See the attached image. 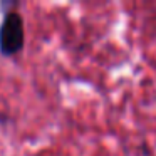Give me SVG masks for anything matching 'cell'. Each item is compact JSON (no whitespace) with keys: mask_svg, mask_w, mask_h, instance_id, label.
Listing matches in <instances>:
<instances>
[{"mask_svg":"<svg viewBox=\"0 0 156 156\" xmlns=\"http://www.w3.org/2000/svg\"><path fill=\"white\" fill-rule=\"evenodd\" d=\"M25 44V25L22 14L17 9L5 10L0 22V55L15 57L20 54Z\"/></svg>","mask_w":156,"mask_h":156,"instance_id":"6da1fadb","label":"cell"}]
</instances>
